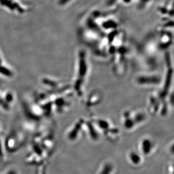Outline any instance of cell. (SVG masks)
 <instances>
[{"instance_id": "obj_3", "label": "cell", "mask_w": 174, "mask_h": 174, "mask_svg": "<svg viewBox=\"0 0 174 174\" xmlns=\"http://www.w3.org/2000/svg\"><path fill=\"white\" fill-rule=\"evenodd\" d=\"M163 75L159 73H143L136 76L135 83L143 88H159L162 82Z\"/></svg>"}, {"instance_id": "obj_7", "label": "cell", "mask_w": 174, "mask_h": 174, "mask_svg": "<svg viewBox=\"0 0 174 174\" xmlns=\"http://www.w3.org/2000/svg\"><path fill=\"white\" fill-rule=\"evenodd\" d=\"M153 142L149 138H144L141 141V149L145 154H149L153 147Z\"/></svg>"}, {"instance_id": "obj_4", "label": "cell", "mask_w": 174, "mask_h": 174, "mask_svg": "<svg viewBox=\"0 0 174 174\" xmlns=\"http://www.w3.org/2000/svg\"><path fill=\"white\" fill-rule=\"evenodd\" d=\"M97 126L99 131H102L105 135H117L120 130L112 122L108 119L101 117H93L90 119Z\"/></svg>"}, {"instance_id": "obj_10", "label": "cell", "mask_w": 174, "mask_h": 174, "mask_svg": "<svg viewBox=\"0 0 174 174\" xmlns=\"http://www.w3.org/2000/svg\"><path fill=\"white\" fill-rule=\"evenodd\" d=\"M70 1L71 2V1H72V0H63L62 3L63 4H67V3H68L69 2H70Z\"/></svg>"}, {"instance_id": "obj_1", "label": "cell", "mask_w": 174, "mask_h": 174, "mask_svg": "<svg viewBox=\"0 0 174 174\" xmlns=\"http://www.w3.org/2000/svg\"><path fill=\"white\" fill-rule=\"evenodd\" d=\"M73 83L71 86L73 94L79 98H84L90 73L89 55L85 49L80 48L76 52Z\"/></svg>"}, {"instance_id": "obj_5", "label": "cell", "mask_w": 174, "mask_h": 174, "mask_svg": "<svg viewBox=\"0 0 174 174\" xmlns=\"http://www.w3.org/2000/svg\"><path fill=\"white\" fill-rule=\"evenodd\" d=\"M85 119L80 118L76 120L70 127L68 132V137L70 141H74L77 139L83 130H85Z\"/></svg>"}, {"instance_id": "obj_8", "label": "cell", "mask_w": 174, "mask_h": 174, "mask_svg": "<svg viewBox=\"0 0 174 174\" xmlns=\"http://www.w3.org/2000/svg\"><path fill=\"white\" fill-rule=\"evenodd\" d=\"M130 158L132 162L135 164V165L139 164L140 161H141V158H140L139 155L137 154L135 152L131 153L130 154Z\"/></svg>"}, {"instance_id": "obj_6", "label": "cell", "mask_w": 174, "mask_h": 174, "mask_svg": "<svg viewBox=\"0 0 174 174\" xmlns=\"http://www.w3.org/2000/svg\"><path fill=\"white\" fill-rule=\"evenodd\" d=\"M103 100V96L98 90H94L89 93L85 101V105L87 108L91 109L97 107Z\"/></svg>"}, {"instance_id": "obj_2", "label": "cell", "mask_w": 174, "mask_h": 174, "mask_svg": "<svg viewBox=\"0 0 174 174\" xmlns=\"http://www.w3.org/2000/svg\"><path fill=\"white\" fill-rule=\"evenodd\" d=\"M149 114L142 109L126 110L122 114L121 122L127 131H132L145 123L148 120Z\"/></svg>"}, {"instance_id": "obj_9", "label": "cell", "mask_w": 174, "mask_h": 174, "mask_svg": "<svg viewBox=\"0 0 174 174\" xmlns=\"http://www.w3.org/2000/svg\"><path fill=\"white\" fill-rule=\"evenodd\" d=\"M113 170V167L111 164H106L103 170L101 171V174H111Z\"/></svg>"}]
</instances>
